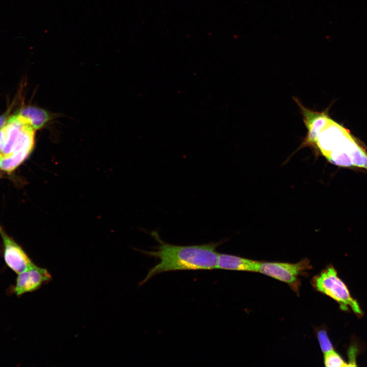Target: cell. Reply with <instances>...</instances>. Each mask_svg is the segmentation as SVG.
<instances>
[{
    "instance_id": "1",
    "label": "cell",
    "mask_w": 367,
    "mask_h": 367,
    "mask_svg": "<svg viewBox=\"0 0 367 367\" xmlns=\"http://www.w3.org/2000/svg\"><path fill=\"white\" fill-rule=\"evenodd\" d=\"M151 235L158 243L155 250L141 251L159 259L160 261L149 269L141 284L155 275L167 272L217 269L219 254L217 248L222 242L178 246L165 243L161 239L156 231H152Z\"/></svg>"
},
{
    "instance_id": "2",
    "label": "cell",
    "mask_w": 367,
    "mask_h": 367,
    "mask_svg": "<svg viewBox=\"0 0 367 367\" xmlns=\"http://www.w3.org/2000/svg\"><path fill=\"white\" fill-rule=\"evenodd\" d=\"M314 289L333 299L342 310L351 309L358 316L363 312L357 301L351 296L345 282L338 276L335 269L327 266L311 280Z\"/></svg>"
},
{
    "instance_id": "3",
    "label": "cell",
    "mask_w": 367,
    "mask_h": 367,
    "mask_svg": "<svg viewBox=\"0 0 367 367\" xmlns=\"http://www.w3.org/2000/svg\"><path fill=\"white\" fill-rule=\"evenodd\" d=\"M311 268L310 262L307 258L296 263L261 261L258 273L286 283L298 294L300 277Z\"/></svg>"
},
{
    "instance_id": "4",
    "label": "cell",
    "mask_w": 367,
    "mask_h": 367,
    "mask_svg": "<svg viewBox=\"0 0 367 367\" xmlns=\"http://www.w3.org/2000/svg\"><path fill=\"white\" fill-rule=\"evenodd\" d=\"M293 99L299 107L307 130L297 150L307 147L314 149L319 134L330 117L326 111L319 112L309 109L305 107L298 98L294 97Z\"/></svg>"
},
{
    "instance_id": "5",
    "label": "cell",
    "mask_w": 367,
    "mask_h": 367,
    "mask_svg": "<svg viewBox=\"0 0 367 367\" xmlns=\"http://www.w3.org/2000/svg\"><path fill=\"white\" fill-rule=\"evenodd\" d=\"M51 279V276L46 269L34 264L26 271L18 274L15 284L9 290V293L20 297L38 290Z\"/></svg>"
},
{
    "instance_id": "6",
    "label": "cell",
    "mask_w": 367,
    "mask_h": 367,
    "mask_svg": "<svg viewBox=\"0 0 367 367\" xmlns=\"http://www.w3.org/2000/svg\"><path fill=\"white\" fill-rule=\"evenodd\" d=\"M0 235L4 246V259L11 270L18 274L34 264L21 247L7 234L1 225Z\"/></svg>"
},
{
    "instance_id": "7",
    "label": "cell",
    "mask_w": 367,
    "mask_h": 367,
    "mask_svg": "<svg viewBox=\"0 0 367 367\" xmlns=\"http://www.w3.org/2000/svg\"><path fill=\"white\" fill-rule=\"evenodd\" d=\"M260 261L224 253H219L217 269L258 272Z\"/></svg>"
},
{
    "instance_id": "8",
    "label": "cell",
    "mask_w": 367,
    "mask_h": 367,
    "mask_svg": "<svg viewBox=\"0 0 367 367\" xmlns=\"http://www.w3.org/2000/svg\"><path fill=\"white\" fill-rule=\"evenodd\" d=\"M21 121L32 126L35 130L44 127L54 119V115L34 106L25 107L14 114Z\"/></svg>"
},
{
    "instance_id": "9",
    "label": "cell",
    "mask_w": 367,
    "mask_h": 367,
    "mask_svg": "<svg viewBox=\"0 0 367 367\" xmlns=\"http://www.w3.org/2000/svg\"><path fill=\"white\" fill-rule=\"evenodd\" d=\"M23 124L15 115L8 119L3 126L5 132V140L1 157L11 154L21 132Z\"/></svg>"
},
{
    "instance_id": "10",
    "label": "cell",
    "mask_w": 367,
    "mask_h": 367,
    "mask_svg": "<svg viewBox=\"0 0 367 367\" xmlns=\"http://www.w3.org/2000/svg\"><path fill=\"white\" fill-rule=\"evenodd\" d=\"M324 363L328 367L348 366V363L334 350L324 354Z\"/></svg>"
},
{
    "instance_id": "11",
    "label": "cell",
    "mask_w": 367,
    "mask_h": 367,
    "mask_svg": "<svg viewBox=\"0 0 367 367\" xmlns=\"http://www.w3.org/2000/svg\"><path fill=\"white\" fill-rule=\"evenodd\" d=\"M316 335L320 348L324 354L334 350L332 343L325 328H320L316 330Z\"/></svg>"
},
{
    "instance_id": "12",
    "label": "cell",
    "mask_w": 367,
    "mask_h": 367,
    "mask_svg": "<svg viewBox=\"0 0 367 367\" xmlns=\"http://www.w3.org/2000/svg\"><path fill=\"white\" fill-rule=\"evenodd\" d=\"M5 140V132L4 127L0 129V156L2 153V151Z\"/></svg>"
},
{
    "instance_id": "13",
    "label": "cell",
    "mask_w": 367,
    "mask_h": 367,
    "mask_svg": "<svg viewBox=\"0 0 367 367\" xmlns=\"http://www.w3.org/2000/svg\"><path fill=\"white\" fill-rule=\"evenodd\" d=\"M9 114V111H7L5 113V114H3L2 115L0 116V129L2 128L6 124L8 119Z\"/></svg>"
},
{
    "instance_id": "14",
    "label": "cell",
    "mask_w": 367,
    "mask_h": 367,
    "mask_svg": "<svg viewBox=\"0 0 367 367\" xmlns=\"http://www.w3.org/2000/svg\"><path fill=\"white\" fill-rule=\"evenodd\" d=\"M1 156H0V161H1Z\"/></svg>"
},
{
    "instance_id": "15",
    "label": "cell",
    "mask_w": 367,
    "mask_h": 367,
    "mask_svg": "<svg viewBox=\"0 0 367 367\" xmlns=\"http://www.w3.org/2000/svg\"><path fill=\"white\" fill-rule=\"evenodd\" d=\"M0 177H1V172H0Z\"/></svg>"
}]
</instances>
